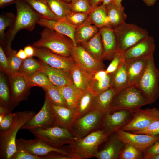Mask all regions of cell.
I'll return each instance as SVG.
<instances>
[{"mask_svg":"<svg viewBox=\"0 0 159 159\" xmlns=\"http://www.w3.org/2000/svg\"><path fill=\"white\" fill-rule=\"evenodd\" d=\"M15 3L16 16L13 23L5 34L3 42L1 43L5 52L11 48L12 42L19 31L24 29L32 31L41 18L24 0H18Z\"/></svg>","mask_w":159,"mask_h":159,"instance_id":"6da1fadb","label":"cell"},{"mask_svg":"<svg viewBox=\"0 0 159 159\" xmlns=\"http://www.w3.org/2000/svg\"><path fill=\"white\" fill-rule=\"evenodd\" d=\"M16 115L10 128L6 131H0V159H11L16 150V136L18 131L36 113L31 111H18Z\"/></svg>","mask_w":159,"mask_h":159,"instance_id":"7a4b0ae2","label":"cell"},{"mask_svg":"<svg viewBox=\"0 0 159 159\" xmlns=\"http://www.w3.org/2000/svg\"><path fill=\"white\" fill-rule=\"evenodd\" d=\"M32 46L35 47L46 48L59 55L71 57L74 45L68 37L51 29L44 28L40 33V39Z\"/></svg>","mask_w":159,"mask_h":159,"instance_id":"3957f363","label":"cell"},{"mask_svg":"<svg viewBox=\"0 0 159 159\" xmlns=\"http://www.w3.org/2000/svg\"><path fill=\"white\" fill-rule=\"evenodd\" d=\"M101 129L95 131L69 144L71 154L74 159H85L95 157L100 145L108 140Z\"/></svg>","mask_w":159,"mask_h":159,"instance_id":"277c9868","label":"cell"},{"mask_svg":"<svg viewBox=\"0 0 159 159\" xmlns=\"http://www.w3.org/2000/svg\"><path fill=\"white\" fill-rule=\"evenodd\" d=\"M147 101L154 103L159 97V69L155 66L153 54L149 57L145 70L135 85Z\"/></svg>","mask_w":159,"mask_h":159,"instance_id":"5b68a950","label":"cell"},{"mask_svg":"<svg viewBox=\"0 0 159 159\" xmlns=\"http://www.w3.org/2000/svg\"><path fill=\"white\" fill-rule=\"evenodd\" d=\"M35 137L47 145L59 148L77 139L70 130L57 125L47 128H38L29 130Z\"/></svg>","mask_w":159,"mask_h":159,"instance_id":"8992f818","label":"cell"},{"mask_svg":"<svg viewBox=\"0 0 159 159\" xmlns=\"http://www.w3.org/2000/svg\"><path fill=\"white\" fill-rule=\"evenodd\" d=\"M105 114L97 109L92 108L76 119L69 130L77 139L82 138L101 129Z\"/></svg>","mask_w":159,"mask_h":159,"instance_id":"52a82bcc","label":"cell"},{"mask_svg":"<svg viewBox=\"0 0 159 159\" xmlns=\"http://www.w3.org/2000/svg\"><path fill=\"white\" fill-rule=\"evenodd\" d=\"M113 29L117 42V51L122 52L149 36L145 29L125 22Z\"/></svg>","mask_w":159,"mask_h":159,"instance_id":"ba28073f","label":"cell"},{"mask_svg":"<svg viewBox=\"0 0 159 159\" xmlns=\"http://www.w3.org/2000/svg\"><path fill=\"white\" fill-rule=\"evenodd\" d=\"M148 104L147 100L135 85L130 86L116 94L113 99L111 110L123 109L133 111Z\"/></svg>","mask_w":159,"mask_h":159,"instance_id":"9c48e42d","label":"cell"},{"mask_svg":"<svg viewBox=\"0 0 159 159\" xmlns=\"http://www.w3.org/2000/svg\"><path fill=\"white\" fill-rule=\"evenodd\" d=\"M16 150H23L38 156H45L52 152H59L72 156L69 146H63L59 148L53 147L36 138L34 139L28 140L22 138H16Z\"/></svg>","mask_w":159,"mask_h":159,"instance_id":"30bf717a","label":"cell"},{"mask_svg":"<svg viewBox=\"0 0 159 159\" xmlns=\"http://www.w3.org/2000/svg\"><path fill=\"white\" fill-rule=\"evenodd\" d=\"M131 120L120 129L126 131H139L144 129L155 121L159 120V110L156 108L132 111Z\"/></svg>","mask_w":159,"mask_h":159,"instance_id":"8fae6325","label":"cell"},{"mask_svg":"<svg viewBox=\"0 0 159 159\" xmlns=\"http://www.w3.org/2000/svg\"><path fill=\"white\" fill-rule=\"evenodd\" d=\"M132 116V111L123 109L110 110L105 114L101 129L108 136L126 125Z\"/></svg>","mask_w":159,"mask_h":159,"instance_id":"7c38bea8","label":"cell"},{"mask_svg":"<svg viewBox=\"0 0 159 159\" xmlns=\"http://www.w3.org/2000/svg\"><path fill=\"white\" fill-rule=\"evenodd\" d=\"M33 47L34 56L53 68L70 73L71 69L75 65L72 57L61 56L44 48Z\"/></svg>","mask_w":159,"mask_h":159,"instance_id":"4fadbf2b","label":"cell"},{"mask_svg":"<svg viewBox=\"0 0 159 159\" xmlns=\"http://www.w3.org/2000/svg\"><path fill=\"white\" fill-rule=\"evenodd\" d=\"M71 57L76 65L93 75L98 71L104 70L102 61L94 58L80 44L74 46Z\"/></svg>","mask_w":159,"mask_h":159,"instance_id":"5bb4252c","label":"cell"},{"mask_svg":"<svg viewBox=\"0 0 159 159\" xmlns=\"http://www.w3.org/2000/svg\"><path fill=\"white\" fill-rule=\"evenodd\" d=\"M14 108L22 101L26 100L30 93V87L26 77L19 73L7 75Z\"/></svg>","mask_w":159,"mask_h":159,"instance_id":"9a60e30c","label":"cell"},{"mask_svg":"<svg viewBox=\"0 0 159 159\" xmlns=\"http://www.w3.org/2000/svg\"><path fill=\"white\" fill-rule=\"evenodd\" d=\"M54 126L52 103L45 95L43 105L39 111L21 128L29 130L38 128H47Z\"/></svg>","mask_w":159,"mask_h":159,"instance_id":"2e32d148","label":"cell"},{"mask_svg":"<svg viewBox=\"0 0 159 159\" xmlns=\"http://www.w3.org/2000/svg\"><path fill=\"white\" fill-rule=\"evenodd\" d=\"M115 132L124 143L132 145L143 153L148 147L159 140V135L133 133L120 129Z\"/></svg>","mask_w":159,"mask_h":159,"instance_id":"e0dca14e","label":"cell"},{"mask_svg":"<svg viewBox=\"0 0 159 159\" xmlns=\"http://www.w3.org/2000/svg\"><path fill=\"white\" fill-rule=\"evenodd\" d=\"M155 48L153 38L148 36L122 53L125 60L132 59L153 54Z\"/></svg>","mask_w":159,"mask_h":159,"instance_id":"ac0fdd59","label":"cell"},{"mask_svg":"<svg viewBox=\"0 0 159 159\" xmlns=\"http://www.w3.org/2000/svg\"><path fill=\"white\" fill-rule=\"evenodd\" d=\"M41 67L39 71L44 73L54 85L62 87L73 84L70 73L53 68L39 60Z\"/></svg>","mask_w":159,"mask_h":159,"instance_id":"d6986e66","label":"cell"},{"mask_svg":"<svg viewBox=\"0 0 159 159\" xmlns=\"http://www.w3.org/2000/svg\"><path fill=\"white\" fill-rule=\"evenodd\" d=\"M104 53V59L112 60L117 51V42L112 28L105 26L99 28Z\"/></svg>","mask_w":159,"mask_h":159,"instance_id":"ffe728a7","label":"cell"},{"mask_svg":"<svg viewBox=\"0 0 159 159\" xmlns=\"http://www.w3.org/2000/svg\"><path fill=\"white\" fill-rule=\"evenodd\" d=\"M37 24L68 37L72 41L74 46L77 45L74 38V33L76 27L66 19L56 21L41 18Z\"/></svg>","mask_w":159,"mask_h":159,"instance_id":"44dd1931","label":"cell"},{"mask_svg":"<svg viewBox=\"0 0 159 159\" xmlns=\"http://www.w3.org/2000/svg\"><path fill=\"white\" fill-rule=\"evenodd\" d=\"M150 56L125 60L130 86L135 85L142 75Z\"/></svg>","mask_w":159,"mask_h":159,"instance_id":"7402d4cb","label":"cell"},{"mask_svg":"<svg viewBox=\"0 0 159 159\" xmlns=\"http://www.w3.org/2000/svg\"><path fill=\"white\" fill-rule=\"evenodd\" d=\"M52 104L54 126L69 130L74 120L75 110L66 107Z\"/></svg>","mask_w":159,"mask_h":159,"instance_id":"603a6c76","label":"cell"},{"mask_svg":"<svg viewBox=\"0 0 159 159\" xmlns=\"http://www.w3.org/2000/svg\"><path fill=\"white\" fill-rule=\"evenodd\" d=\"M125 144L115 134L109 139L103 148L99 151L95 158L98 159H118Z\"/></svg>","mask_w":159,"mask_h":159,"instance_id":"cb8c5ba5","label":"cell"},{"mask_svg":"<svg viewBox=\"0 0 159 159\" xmlns=\"http://www.w3.org/2000/svg\"><path fill=\"white\" fill-rule=\"evenodd\" d=\"M80 44L95 59L99 61H102L104 59L103 49L99 30L90 39Z\"/></svg>","mask_w":159,"mask_h":159,"instance_id":"d4e9b609","label":"cell"},{"mask_svg":"<svg viewBox=\"0 0 159 159\" xmlns=\"http://www.w3.org/2000/svg\"><path fill=\"white\" fill-rule=\"evenodd\" d=\"M70 74L77 88L82 93L89 89L92 75L75 64L71 69Z\"/></svg>","mask_w":159,"mask_h":159,"instance_id":"484cf974","label":"cell"},{"mask_svg":"<svg viewBox=\"0 0 159 159\" xmlns=\"http://www.w3.org/2000/svg\"><path fill=\"white\" fill-rule=\"evenodd\" d=\"M111 74V88L116 94L124 91L130 86L125 61L116 71Z\"/></svg>","mask_w":159,"mask_h":159,"instance_id":"4316f807","label":"cell"},{"mask_svg":"<svg viewBox=\"0 0 159 159\" xmlns=\"http://www.w3.org/2000/svg\"><path fill=\"white\" fill-rule=\"evenodd\" d=\"M116 93L111 88L95 96L92 108L97 109L104 113L111 110V106Z\"/></svg>","mask_w":159,"mask_h":159,"instance_id":"83f0119b","label":"cell"},{"mask_svg":"<svg viewBox=\"0 0 159 159\" xmlns=\"http://www.w3.org/2000/svg\"><path fill=\"white\" fill-rule=\"evenodd\" d=\"M108 26L112 28L125 22L127 15L121 4L113 2L106 7Z\"/></svg>","mask_w":159,"mask_h":159,"instance_id":"f1b7e54d","label":"cell"},{"mask_svg":"<svg viewBox=\"0 0 159 159\" xmlns=\"http://www.w3.org/2000/svg\"><path fill=\"white\" fill-rule=\"evenodd\" d=\"M99 31V28L88 20L77 26L74 33V38L77 45L90 39Z\"/></svg>","mask_w":159,"mask_h":159,"instance_id":"f546056e","label":"cell"},{"mask_svg":"<svg viewBox=\"0 0 159 159\" xmlns=\"http://www.w3.org/2000/svg\"><path fill=\"white\" fill-rule=\"evenodd\" d=\"M67 107L75 110L82 92L73 84L59 87Z\"/></svg>","mask_w":159,"mask_h":159,"instance_id":"4dcf8cb0","label":"cell"},{"mask_svg":"<svg viewBox=\"0 0 159 159\" xmlns=\"http://www.w3.org/2000/svg\"><path fill=\"white\" fill-rule=\"evenodd\" d=\"M4 72L0 73V106L11 112L14 109L12 101L10 87Z\"/></svg>","mask_w":159,"mask_h":159,"instance_id":"1f68e13d","label":"cell"},{"mask_svg":"<svg viewBox=\"0 0 159 159\" xmlns=\"http://www.w3.org/2000/svg\"><path fill=\"white\" fill-rule=\"evenodd\" d=\"M24 0L29 4L41 18L59 20L52 12L45 0Z\"/></svg>","mask_w":159,"mask_h":159,"instance_id":"d6a6232c","label":"cell"},{"mask_svg":"<svg viewBox=\"0 0 159 159\" xmlns=\"http://www.w3.org/2000/svg\"><path fill=\"white\" fill-rule=\"evenodd\" d=\"M95 96L89 89L82 93L75 110L74 120L92 108Z\"/></svg>","mask_w":159,"mask_h":159,"instance_id":"836d02e7","label":"cell"},{"mask_svg":"<svg viewBox=\"0 0 159 159\" xmlns=\"http://www.w3.org/2000/svg\"><path fill=\"white\" fill-rule=\"evenodd\" d=\"M89 20L99 28L108 26L106 7L102 5L93 9L89 14Z\"/></svg>","mask_w":159,"mask_h":159,"instance_id":"e575fe53","label":"cell"},{"mask_svg":"<svg viewBox=\"0 0 159 159\" xmlns=\"http://www.w3.org/2000/svg\"><path fill=\"white\" fill-rule=\"evenodd\" d=\"M51 10L59 19H65L67 15L72 11L69 4L60 0H46Z\"/></svg>","mask_w":159,"mask_h":159,"instance_id":"d590c367","label":"cell"},{"mask_svg":"<svg viewBox=\"0 0 159 159\" xmlns=\"http://www.w3.org/2000/svg\"><path fill=\"white\" fill-rule=\"evenodd\" d=\"M26 77L30 87L39 86L43 88L54 85L44 73L39 71Z\"/></svg>","mask_w":159,"mask_h":159,"instance_id":"8d00e7d4","label":"cell"},{"mask_svg":"<svg viewBox=\"0 0 159 159\" xmlns=\"http://www.w3.org/2000/svg\"><path fill=\"white\" fill-rule=\"evenodd\" d=\"M41 67L40 61L32 57H27L23 60L19 73L26 77L30 76L39 71Z\"/></svg>","mask_w":159,"mask_h":159,"instance_id":"74e56055","label":"cell"},{"mask_svg":"<svg viewBox=\"0 0 159 159\" xmlns=\"http://www.w3.org/2000/svg\"><path fill=\"white\" fill-rule=\"evenodd\" d=\"M42 89L52 104L67 107L59 87L53 85Z\"/></svg>","mask_w":159,"mask_h":159,"instance_id":"f35d334b","label":"cell"},{"mask_svg":"<svg viewBox=\"0 0 159 159\" xmlns=\"http://www.w3.org/2000/svg\"><path fill=\"white\" fill-rule=\"evenodd\" d=\"M112 78V74H107L102 80L91 81L89 89L96 95L111 88Z\"/></svg>","mask_w":159,"mask_h":159,"instance_id":"ab89813d","label":"cell"},{"mask_svg":"<svg viewBox=\"0 0 159 159\" xmlns=\"http://www.w3.org/2000/svg\"><path fill=\"white\" fill-rule=\"evenodd\" d=\"M143 153L132 145L125 143L119 157V159H141L143 158Z\"/></svg>","mask_w":159,"mask_h":159,"instance_id":"60d3db41","label":"cell"},{"mask_svg":"<svg viewBox=\"0 0 159 159\" xmlns=\"http://www.w3.org/2000/svg\"><path fill=\"white\" fill-rule=\"evenodd\" d=\"M5 52L9 62L10 74L19 73L23 60L16 56V50L11 48Z\"/></svg>","mask_w":159,"mask_h":159,"instance_id":"b9f144b4","label":"cell"},{"mask_svg":"<svg viewBox=\"0 0 159 159\" xmlns=\"http://www.w3.org/2000/svg\"><path fill=\"white\" fill-rule=\"evenodd\" d=\"M15 15L12 13L7 12L2 14L0 16V39L2 43L4 39V31L8 26H10L13 23L15 18Z\"/></svg>","mask_w":159,"mask_h":159,"instance_id":"7bdbcfd3","label":"cell"},{"mask_svg":"<svg viewBox=\"0 0 159 159\" xmlns=\"http://www.w3.org/2000/svg\"><path fill=\"white\" fill-rule=\"evenodd\" d=\"M89 14L71 11L67 15L65 19L72 25L77 27L88 20Z\"/></svg>","mask_w":159,"mask_h":159,"instance_id":"ee69618b","label":"cell"},{"mask_svg":"<svg viewBox=\"0 0 159 159\" xmlns=\"http://www.w3.org/2000/svg\"><path fill=\"white\" fill-rule=\"evenodd\" d=\"M72 12L90 13L92 10L88 0H73L69 4Z\"/></svg>","mask_w":159,"mask_h":159,"instance_id":"f6af8a7d","label":"cell"},{"mask_svg":"<svg viewBox=\"0 0 159 159\" xmlns=\"http://www.w3.org/2000/svg\"><path fill=\"white\" fill-rule=\"evenodd\" d=\"M122 52L117 51L113 55L112 61L105 70L107 74H111L116 71L125 61Z\"/></svg>","mask_w":159,"mask_h":159,"instance_id":"bcb514c9","label":"cell"},{"mask_svg":"<svg viewBox=\"0 0 159 159\" xmlns=\"http://www.w3.org/2000/svg\"><path fill=\"white\" fill-rule=\"evenodd\" d=\"M131 132L135 134H146L151 135H159V120L154 122L145 128Z\"/></svg>","mask_w":159,"mask_h":159,"instance_id":"7dc6e473","label":"cell"},{"mask_svg":"<svg viewBox=\"0 0 159 159\" xmlns=\"http://www.w3.org/2000/svg\"><path fill=\"white\" fill-rule=\"evenodd\" d=\"M0 71L4 72L7 75L10 74L8 59L2 46H0Z\"/></svg>","mask_w":159,"mask_h":159,"instance_id":"c3c4849f","label":"cell"},{"mask_svg":"<svg viewBox=\"0 0 159 159\" xmlns=\"http://www.w3.org/2000/svg\"><path fill=\"white\" fill-rule=\"evenodd\" d=\"M16 113L10 112L6 114L2 121L0 122V131L8 130L13 123Z\"/></svg>","mask_w":159,"mask_h":159,"instance_id":"681fc988","label":"cell"},{"mask_svg":"<svg viewBox=\"0 0 159 159\" xmlns=\"http://www.w3.org/2000/svg\"><path fill=\"white\" fill-rule=\"evenodd\" d=\"M11 159H42V158L31 154L23 150H17Z\"/></svg>","mask_w":159,"mask_h":159,"instance_id":"f907efd6","label":"cell"},{"mask_svg":"<svg viewBox=\"0 0 159 159\" xmlns=\"http://www.w3.org/2000/svg\"><path fill=\"white\" fill-rule=\"evenodd\" d=\"M42 157V159H74L71 155L56 152H51Z\"/></svg>","mask_w":159,"mask_h":159,"instance_id":"816d5d0a","label":"cell"},{"mask_svg":"<svg viewBox=\"0 0 159 159\" xmlns=\"http://www.w3.org/2000/svg\"><path fill=\"white\" fill-rule=\"evenodd\" d=\"M144 157L159 153V140L147 148L143 152Z\"/></svg>","mask_w":159,"mask_h":159,"instance_id":"f5cc1de1","label":"cell"},{"mask_svg":"<svg viewBox=\"0 0 159 159\" xmlns=\"http://www.w3.org/2000/svg\"><path fill=\"white\" fill-rule=\"evenodd\" d=\"M107 74L105 70L98 71L92 75L91 81L100 80L104 79Z\"/></svg>","mask_w":159,"mask_h":159,"instance_id":"db71d44e","label":"cell"},{"mask_svg":"<svg viewBox=\"0 0 159 159\" xmlns=\"http://www.w3.org/2000/svg\"><path fill=\"white\" fill-rule=\"evenodd\" d=\"M27 57H32L34 55V50L33 47L29 45L26 46L24 49Z\"/></svg>","mask_w":159,"mask_h":159,"instance_id":"11a10c76","label":"cell"},{"mask_svg":"<svg viewBox=\"0 0 159 159\" xmlns=\"http://www.w3.org/2000/svg\"><path fill=\"white\" fill-rule=\"evenodd\" d=\"M92 9H94L99 6L102 0H88Z\"/></svg>","mask_w":159,"mask_h":159,"instance_id":"9f6ffc18","label":"cell"},{"mask_svg":"<svg viewBox=\"0 0 159 159\" xmlns=\"http://www.w3.org/2000/svg\"><path fill=\"white\" fill-rule=\"evenodd\" d=\"M18 0H0V7L1 8Z\"/></svg>","mask_w":159,"mask_h":159,"instance_id":"6f0895ef","label":"cell"},{"mask_svg":"<svg viewBox=\"0 0 159 159\" xmlns=\"http://www.w3.org/2000/svg\"><path fill=\"white\" fill-rule=\"evenodd\" d=\"M16 56L21 59L24 60L27 58L24 50L20 49L16 53Z\"/></svg>","mask_w":159,"mask_h":159,"instance_id":"680465c9","label":"cell"},{"mask_svg":"<svg viewBox=\"0 0 159 159\" xmlns=\"http://www.w3.org/2000/svg\"><path fill=\"white\" fill-rule=\"evenodd\" d=\"M157 0H143L146 5L149 6H153Z\"/></svg>","mask_w":159,"mask_h":159,"instance_id":"91938a15","label":"cell"},{"mask_svg":"<svg viewBox=\"0 0 159 159\" xmlns=\"http://www.w3.org/2000/svg\"><path fill=\"white\" fill-rule=\"evenodd\" d=\"M145 159H159V153L153 154L149 156L144 157Z\"/></svg>","mask_w":159,"mask_h":159,"instance_id":"94428289","label":"cell"},{"mask_svg":"<svg viewBox=\"0 0 159 159\" xmlns=\"http://www.w3.org/2000/svg\"><path fill=\"white\" fill-rule=\"evenodd\" d=\"M115 0H102V5L105 7H107L111 3L115 2Z\"/></svg>","mask_w":159,"mask_h":159,"instance_id":"6125c7cd","label":"cell"},{"mask_svg":"<svg viewBox=\"0 0 159 159\" xmlns=\"http://www.w3.org/2000/svg\"><path fill=\"white\" fill-rule=\"evenodd\" d=\"M11 112L8 109L0 106V114L6 115L9 113Z\"/></svg>","mask_w":159,"mask_h":159,"instance_id":"be15d7a7","label":"cell"},{"mask_svg":"<svg viewBox=\"0 0 159 159\" xmlns=\"http://www.w3.org/2000/svg\"><path fill=\"white\" fill-rule=\"evenodd\" d=\"M65 3L67 4H70L73 1V0H60Z\"/></svg>","mask_w":159,"mask_h":159,"instance_id":"e7e4bbea","label":"cell"},{"mask_svg":"<svg viewBox=\"0 0 159 159\" xmlns=\"http://www.w3.org/2000/svg\"><path fill=\"white\" fill-rule=\"evenodd\" d=\"M122 0H115L114 2L116 4H120Z\"/></svg>","mask_w":159,"mask_h":159,"instance_id":"03108f58","label":"cell"},{"mask_svg":"<svg viewBox=\"0 0 159 159\" xmlns=\"http://www.w3.org/2000/svg\"></svg>","mask_w":159,"mask_h":159,"instance_id":"003e7915","label":"cell"}]
</instances>
